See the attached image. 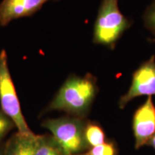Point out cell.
<instances>
[{"label":"cell","mask_w":155,"mask_h":155,"mask_svg":"<svg viewBox=\"0 0 155 155\" xmlns=\"http://www.w3.org/2000/svg\"><path fill=\"white\" fill-rule=\"evenodd\" d=\"M98 91L97 78L91 73L84 76L71 75L42 112H65L68 116L86 119Z\"/></svg>","instance_id":"cell-1"},{"label":"cell","mask_w":155,"mask_h":155,"mask_svg":"<svg viewBox=\"0 0 155 155\" xmlns=\"http://www.w3.org/2000/svg\"><path fill=\"white\" fill-rule=\"evenodd\" d=\"M86 121V119L68 115L45 119L41 126L70 154L82 155L90 149L85 138Z\"/></svg>","instance_id":"cell-2"},{"label":"cell","mask_w":155,"mask_h":155,"mask_svg":"<svg viewBox=\"0 0 155 155\" xmlns=\"http://www.w3.org/2000/svg\"><path fill=\"white\" fill-rule=\"evenodd\" d=\"M129 25L120 11L119 0H102L95 22L93 42L114 48Z\"/></svg>","instance_id":"cell-3"},{"label":"cell","mask_w":155,"mask_h":155,"mask_svg":"<svg viewBox=\"0 0 155 155\" xmlns=\"http://www.w3.org/2000/svg\"><path fill=\"white\" fill-rule=\"evenodd\" d=\"M0 105L1 110L14 122L17 131L24 134H33L21 110L15 84L9 73L7 53H0Z\"/></svg>","instance_id":"cell-4"},{"label":"cell","mask_w":155,"mask_h":155,"mask_svg":"<svg viewBox=\"0 0 155 155\" xmlns=\"http://www.w3.org/2000/svg\"><path fill=\"white\" fill-rule=\"evenodd\" d=\"M155 96V57L154 55L142 63L134 72L128 91L119 101V106L123 109L137 97Z\"/></svg>","instance_id":"cell-5"},{"label":"cell","mask_w":155,"mask_h":155,"mask_svg":"<svg viewBox=\"0 0 155 155\" xmlns=\"http://www.w3.org/2000/svg\"><path fill=\"white\" fill-rule=\"evenodd\" d=\"M132 129L137 150L147 145L155 134V106L152 97H147L133 116Z\"/></svg>","instance_id":"cell-6"},{"label":"cell","mask_w":155,"mask_h":155,"mask_svg":"<svg viewBox=\"0 0 155 155\" xmlns=\"http://www.w3.org/2000/svg\"><path fill=\"white\" fill-rule=\"evenodd\" d=\"M49 1L59 0H3L0 3V25L5 27L14 19L32 16Z\"/></svg>","instance_id":"cell-7"},{"label":"cell","mask_w":155,"mask_h":155,"mask_svg":"<svg viewBox=\"0 0 155 155\" xmlns=\"http://www.w3.org/2000/svg\"><path fill=\"white\" fill-rule=\"evenodd\" d=\"M36 137L17 131L3 144V155H35Z\"/></svg>","instance_id":"cell-8"},{"label":"cell","mask_w":155,"mask_h":155,"mask_svg":"<svg viewBox=\"0 0 155 155\" xmlns=\"http://www.w3.org/2000/svg\"><path fill=\"white\" fill-rule=\"evenodd\" d=\"M35 155H71L51 134L37 135Z\"/></svg>","instance_id":"cell-9"},{"label":"cell","mask_w":155,"mask_h":155,"mask_svg":"<svg viewBox=\"0 0 155 155\" xmlns=\"http://www.w3.org/2000/svg\"><path fill=\"white\" fill-rule=\"evenodd\" d=\"M84 132L86 142L90 148L104 144L106 141L104 130L96 122L87 121Z\"/></svg>","instance_id":"cell-10"},{"label":"cell","mask_w":155,"mask_h":155,"mask_svg":"<svg viewBox=\"0 0 155 155\" xmlns=\"http://www.w3.org/2000/svg\"><path fill=\"white\" fill-rule=\"evenodd\" d=\"M117 148L116 144L112 141H106L104 144L91 147L89 150L82 155H116Z\"/></svg>","instance_id":"cell-11"},{"label":"cell","mask_w":155,"mask_h":155,"mask_svg":"<svg viewBox=\"0 0 155 155\" xmlns=\"http://www.w3.org/2000/svg\"><path fill=\"white\" fill-rule=\"evenodd\" d=\"M15 128L14 122L0 110V142Z\"/></svg>","instance_id":"cell-12"},{"label":"cell","mask_w":155,"mask_h":155,"mask_svg":"<svg viewBox=\"0 0 155 155\" xmlns=\"http://www.w3.org/2000/svg\"><path fill=\"white\" fill-rule=\"evenodd\" d=\"M145 24L155 34V0L147 9L144 15Z\"/></svg>","instance_id":"cell-13"},{"label":"cell","mask_w":155,"mask_h":155,"mask_svg":"<svg viewBox=\"0 0 155 155\" xmlns=\"http://www.w3.org/2000/svg\"><path fill=\"white\" fill-rule=\"evenodd\" d=\"M147 145H150V146L152 147L153 148H154L155 150V134H154V136H153V137H152V139H150V141H149Z\"/></svg>","instance_id":"cell-14"},{"label":"cell","mask_w":155,"mask_h":155,"mask_svg":"<svg viewBox=\"0 0 155 155\" xmlns=\"http://www.w3.org/2000/svg\"><path fill=\"white\" fill-rule=\"evenodd\" d=\"M0 155H3V144H0Z\"/></svg>","instance_id":"cell-15"}]
</instances>
